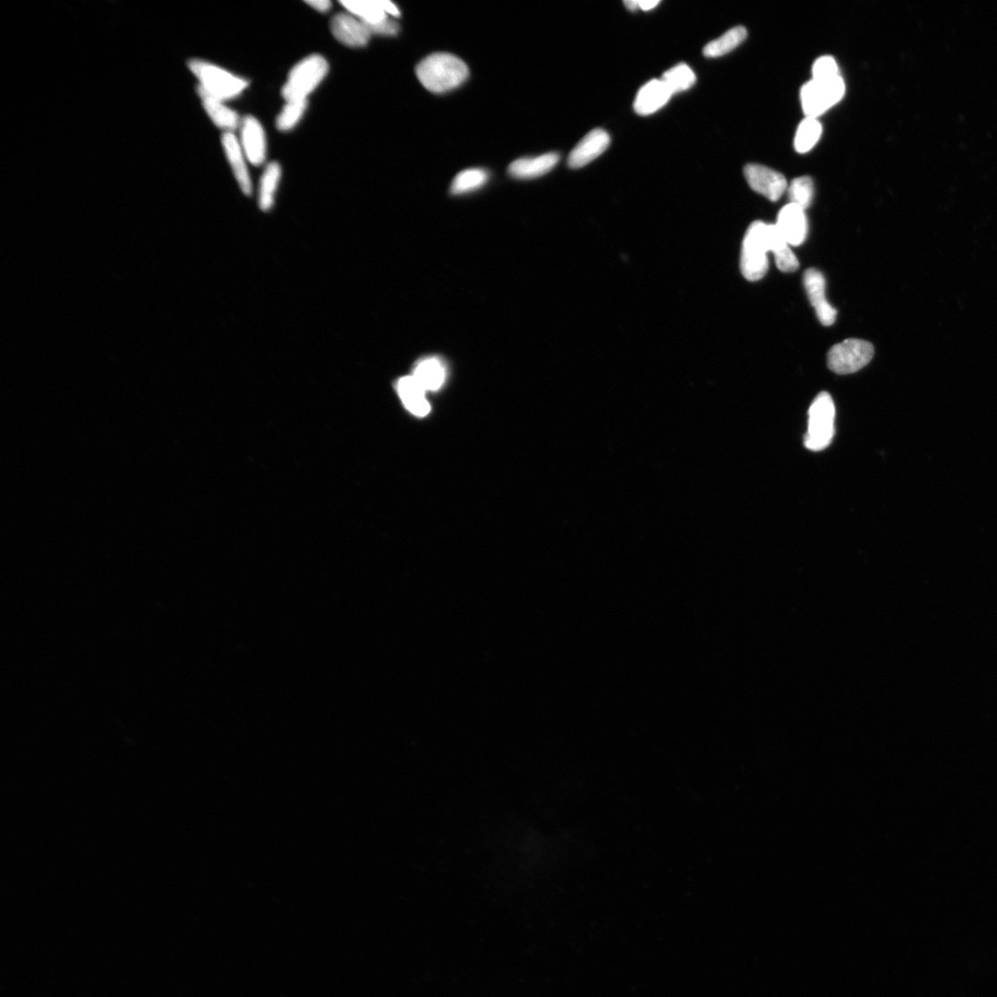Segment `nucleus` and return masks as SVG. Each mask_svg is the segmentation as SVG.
Here are the masks:
<instances>
[{"instance_id":"1","label":"nucleus","mask_w":997,"mask_h":997,"mask_svg":"<svg viewBox=\"0 0 997 997\" xmlns=\"http://www.w3.org/2000/svg\"><path fill=\"white\" fill-rule=\"evenodd\" d=\"M417 76L426 89L434 94H443L463 84L469 71L459 57L448 53H435L418 65Z\"/></svg>"},{"instance_id":"2","label":"nucleus","mask_w":997,"mask_h":997,"mask_svg":"<svg viewBox=\"0 0 997 997\" xmlns=\"http://www.w3.org/2000/svg\"><path fill=\"white\" fill-rule=\"evenodd\" d=\"M329 72V64L325 56L311 55L300 62L289 72L286 82L282 88V96L286 102L308 100Z\"/></svg>"},{"instance_id":"3","label":"nucleus","mask_w":997,"mask_h":997,"mask_svg":"<svg viewBox=\"0 0 997 997\" xmlns=\"http://www.w3.org/2000/svg\"><path fill=\"white\" fill-rule=\"evenodd\" d=\"M808 416L805 447L814 452L825 450L835 435L836 408L831 396L827 392L820 393L813 401Z\"/></svg>"},{"instance_id":"4","label":"nucleus","mask_w":997,"mask_h":997,"mask_svg":"<svg viewBox=\"0 0 997 997\" xmlns=\"http://www.w3.org/2000/svg\"><path fill=\"white\" fill-rule=\"evenodd\" d=\"M768 224L755 221L748 227L742 245L741 271L749 281L763 278L770 268Z\"/></svg>"},{"instance_id":"5","label":"nucleus","mask_w":997,"mask_h":997,"mask_svg":"<svg viewBox=\"0 0 997 997\" xmlns=\"http://www.w3.org/2000/svg\"><path fill=\"white\" fill-rule=\"evenodd\" d=\"M190 68L201 82L203 89L222 101L238 98L249 86L246 79L209 63L193 61Z\"/></svg>"},{"instance_id":"6","label":"nucleus","mask_w":997,"mask_h":997,"mask_svg":"<svg viewBox=\"0 0 997 997\" xmlns=\"http://www.w3.org/2000/svg\"><path fill=\"white\" fill-rule=\"evenodd\" d=\"M845 94V83L840 75L829 80H814L806 82L801 90L805 114L814 117L825 113L839 103Z\"/></svg>"},{"instance_id":"7","label":"nucleus","mask_w":997,"mask_h":997,"mask_svg":"<svg viewBox=\"0 0 997 997\" xmlns=\"http://www.w3.org/2000/svg\"><path fill=\"white\" fill-rule=\"evenodd\" d=\"M874 348L867 341L846 339L829 351L828 366L837 374H852L865 367L873 359Z\"/></svg>"},{"instance_id":"8","label":"nucleus","mask_w":997,"mask_h":997,"mask_svg":"<svg viewBox=\"0 0 997 997\" xmlns=\"http://www.w3.org/2000/svg\"><path fill=\"white\" fill-rule=\"evenodd\" d=\"M745 175L749 186L771 201H777L788 189L784 175L763 165L748 164Z\"/></svg>"},{"instance_id":"9","label":"nucleus","mask_w":997,"mask_h":997,"mask_svg":"<svg viewBox=\"0 0 997 997\" xmlns=\"http://www.w3.org/2000/svg\"><path fill=\"white\" fill-rule=\"evenodd\" d=\"M804 284L821 324L825 327L832 326L836 321L838 311L826 298V279L823 274L810 268L805 273Z\"/></svg>"},{"instance_id":"10","label":"nucleus","mask_w":997,"mask_h":997,"mask_svg":"<svg viewBox=\"0 0 997 997\" xmlns=\"http://www.w3.org/2000/svg\"><path fill=\"white\" fill-rule=\"evenodd\" d=\"M335 38L349 47H363L372 37L368 26L348 13H337L331 21Z\"/></svg>"},{"instance_id":"11","label":"nucleus","mask_w":997,"mask_h":997,"mask_svg":"<svg viewBox=\"0 0 997 997\" xmlns=\"http://www.w3.org/2000/svg\"><path fill=\"white\" fill-rule=\"evenodd\" d=\"M240 141L249 163L255 166L265 163L268 153L267 137L256 117L246 115L243 119Z\"/></svg>"},{"instance_id":"12","label":"nucleus","mask_w":997,"mask_h":997,"mask_svg":"<svg viewBox=\"0 0 997 997\" xmlns=\"http://www.w3.org/2000/svg\"><path fill=\"white\" fill-rule=\"evenodd\" d=\"M776 226L790 246L802 245L808 234L805 210L795 203H788L780 211Z\"/></svg>"},{"instance_id":"13","label":"nucleus","mask_w":997,"mask_h":997,"mask_svg":"<svg viewBox=\"0 0 997 997\" xmlns=\"http://www.w3.org/2000/svg\"><path fill=\"white\" fill-rule=\"evenodd\" d=\"M609 135L601 129H596L586 134L575 146L568 158L571 168H581L602 155L609 148Z\"/></svg>"},{"instance_id":"14","label":"nucleus","mask_w":997,"mask_h":997,"mask_svg":"<svg viewBox=\"0 0 997 997\" xmlns=\"http://www.w3.org/2000/svg\"><path fill=\"white\" fill-rule=\"evenodd\" d=\"M222 143L234 178H236L243 192L247 196L251 195L252 183L247 166L248 159L240 140L234 132H225L222 137Z\"/></svg>"},{"instance_id":"15","label":"nucleus","mask_w":997,"mask_h":997,"mask_svg":"<svg viewBox=\"0 0 997 997\" xmlns=\"http://www.w3.org/2000/svg\"><path fill=\"white\" fill-rule=\"evenodd\" d=\"M671 97L661 79L650 81L639 90L634 105L635 110L641 115H652L661 109Z\"/></svg>"},{"instance_id":"16","label":"nucleus","mask_w":997,"mask_h":997,"mask_svg":"<svg viewBox=\"0 0 997 997\" xmlns=\"http://www.w3.org/2000/svg\"><path fill=\"white\" fill-rule=\"evenodd\" d=\"M396 388L409 413L418 417H424L430 413V406L426 399L427 392L413 375L400 378Z\"/></svg>"},{"instance_id":"17","label":"nucleus","mask_w":997,"mask_h":997,"mask_svg":"<svg viewBox=\"0 0 997 997\" xmlns=\"http://www.w3.org/2000/svg\"><path fill=\"white\" fill-rule=\"evenodd\" d=\"M198 91L205 110L218 128L226 131V132H233L234 130L241 128L243 120H241V116L236 111L226 107L223 103L224 101L205 91L201 86L199 87Z\"/></svg>"},{"instance_id":"18","label":"nucleus","mask_w":997,"mask_h":997,"mask_svg":"<svg viewBox=\"0 0 997 997\" xmlns=\"http://www.w3.org/2000/svg\"><path fill=\"white\" fill-rule=\"evenodd\" d=\"M560 160V156L549 153L537 158H521L509 166V173L516 179L527 180L541 177L550 172Z\"/></svg>"},{"instance_id":"19","label":"nucleus","mask_w":997,"mask_h":997,"mask_svg":"<svg viewBox=\"0 0 997 997\" xmlns=\"http://www.w3.org/2000/svg\"><path fill=\"white\" fill-rule=\"evenodd\" d=\"M413 376L426 392H434L445 384L447 369L438 358H426L416 364Z\"/></svg>"},{"instance_id":"20","label":"nucleus","mask_w":997,"mask_h":997,"mask_svg":"<svg viewBox=\"0 0 997 997\" xmlns=\"http://www.w3.org/2000/svg\"><path fill=\"white\" fill-rule=\"evenodd\" d=\"M340 4L348 13L366 24H375L389 18L380 6L379 0H342Z\"/></svg>"},{"instance_id":"21","label":"nucleus","mask_w":997,"mask_h":997,"mask_svg":"<svg viewBox=\"0 0 997 997\" xmlns=\"http://www.w3.org/2000/svg\"><path fill=\"white\" fill-rule=\"evenodd\" d=\"M281 166L277 162L270 163L262 174L260 186L259 205L263 212L272 209L275 197L281 179Z\"/></svg>"},{"instance_id":"22","label":"nucleus","mask_w":997,"mask_h":997,"mask_svg":"<svg viewBox=\"0 0 997 997\" xmlns=\"http://www.w3.org/2000/svg\"><path fill=\"white\" fill-rule=\"evenodd\" d=\"M747 38V30L744 26L729 29L720 38L709 43L703 47V55L707 57H719L728 54L740 46Z\"/></svg>"},{"instance_id":"23","label":"nucleus","mask_w":997,"mask_h":997,"mask_svg":"<svg viewBox=\"0 0 997 997\" xmlns=\"http://www.w3.org/2000/svg\"><path fill=\"white\" fill-rule=\"evenodd\" d=\"M661 80L673 96L689 90L695 83L696 77L687 64H680L667 71Z\"/></svg>"},{"instance_id":"24","label":"nucleus","mask_w":997,"mask_h":997,"mask_svg":"<svg viewBox=\"0 0 997 997\" xmlns=\"http://www.w3.org/2000/svg\"><path fill=\"white\" fill-rule=\"evenodd\" d=\"M488 180L489 174L484 169H466L456 175L452 183L451 192L453 194L472 192L484 186Z\"/></svg>"},{"instance_id":"25","label":"nucleus","mask_w":997,"mask_h":997,"mask_svg":"<svg viewBox=\"0 0 997 997\" xmlns=\"http://www.w3.org/2000/svg\"><path fill=\"white\" fill-rule=\"evenodd\" d=\"M822 134V126L814 117L806 116L800 124L796 138L795 148L801 154L807 153L818 141Z\"/></svg>"},{"instance_id":"26","label":"nucleus","mask_w":997,"mask_h":997,"mask_svg":"<svg viewBox=\"0 0 997 997\" xmlns=\"http://www.w3.org/2000/svg\"><path fill=\"white\" fill-rule=\"evenodd\" d=\"M308 107V100L286 102L277 119V128L280 132L294 129L302 121Z\"/></svg>"},{"instance_id":"27","label":"nucleus","mask_w":997,"mask_h":997,"mask_svg":"<svg viewBox=\"0 0 997 997\" xmlns=\"http://www.w3.org/2000/svg\"><path fill=\"white\" fill-rule=\"evenodd\" d=\"M787 190L790 203L797 204L805 210L810 207L814 193V183L810 177L804 175L795 179Z\"/></svg>"},{"instance_id":"28","label":"nucleus","mask_w":997,"mask_h":997,"mask_svg":"<svg viewBox=\"0 0 997 997\" xmlns=\"http://www.w3.org/2000/svg\"><path fill=\"white\" fill-rule=\"evenodd\" d=\"M814 80H829L839 75V67L835 58L831 55H823L817 58L813 65Z\"/></svg>"},{"instance_id":"29","label":"nucleus","mask_w":997,"mask_h":997,"mask_svg":"<svg viewBox=\"0 0 997 997\" xmlns=\"http://www.w3.org/2000/svg\"><path fill=\"white\" fill-rule=\"evenodd\" d=\"M778 268L785 273H793L799 268V260L789 246L774 254Z\"/></svg>"},{"instance_id":"30","label":"nucleus","mask_w":997,"mask_h":997,"mask_svg":"<svg viewBox=\"0 0 997 997\" xmlns=\"http://www.w3.org/2000/svg\"><path fill=\"white\" fill-rule=\"evenodd\" d=\"M366 25L368 26L371 36L379 35L392 37L397 35L400 29L399 24L393 18L390 17L378 23Z\"/></svg>"},{"instance_id":"31","label":"nucleus","mask_w":997,"mask_h":997,"mask_svg":"<svg viewBox=\"0 0 997 997\" xmlns=\"http://www.w3.org/2000/svg\"><path fill=\"white\" fill-rule=\"evenodd\" d=\"M306 4L320 13H327L332 8L330 0H310V2H306Z\"/></svg>"},{"instance_id":"32","label":"nucleus","mask_w":997,"mask_h":997,"mask_svg":"<svg viewBox=\"0 0 997 997\" xmlns=\"http://www.w3.org/2000/svg\"><path fill=\"white\" fill-rule=\"evenodd\" d=\"M379 4L389 17L396 18L400 16L398 8L389 0H379Z\"/></svg>"},{"instance_id":"33","label":"nucleus","mask_w":997,"mask_h":997,"mask_svg":"<svg viewBox=\"0 0 997 997\" xmlns=\"http://www.w3.org/2000/svg\"><path fill=\"white\" fill-rule=\"evenodd\" d=\"M660 3L659 0L658 2L657 0H644V2H639V9L643 12H649L656 8Z\"/></svg>"},{"instance_id":"34","label":"nucleus","mask_w":997,"mask_h":997,"mask_svg":"<svg viewBox=\"0 0 997 997\" xmlns=\"http://www.w3.org/2000/svg\"><path fill=\"white\" fill-rule=\"evenodd\" d=\"M624 4L631 12H635L639 9V2H637V0H626Z\"/></svg>"}]
</instances>
